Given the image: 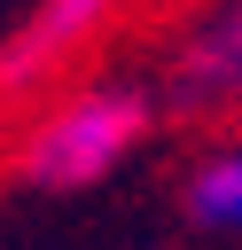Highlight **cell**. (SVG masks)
<instances>
[{
	"label": "cell",
	"mask_w": 242,
	"mask_h": 250,
	"mask_svg": "<svg viewBox=\"0 0 242 250\" xmlns=\"http://www.w3.org/2000/svg\"><path fill=\"white\" fill-rule=\"evenodd\" d=\"M234 94H242V0H219L172 62V102L180 109H219Z\"/></svg>",
	"instance_id": "cell-2"
},
{
	"label": "cell",
	"mask_w": 242,
	"mask_h": 250,
	"mask_svg": "<svg viewBox=\"0 0 242 250\" xmlns=\"http://www.w3.org/2000/svg\"><path fill=\"white\" fill-rule=\"evenodd\" d=\"M187 211H195L203 227H219V234H242V148L211 156V164L187 180Z\"/></svg>",
	"instance_id": "cell-4"
},
{
	"label": "cell",
	"mask_w": 242,
	"mask_h": 250,
	"mask_svg": "<svg viewBox=\"0 0 242 250\" xmlns=\"http://www.w3.org/2000/svg\"><path fill=\"white\" fill-rule=\"evenodd\" d=\"M141 133H148V102L125 86H94L23 141V180L31 188H94L141 148Z\"/></svg>",
	"instance_id": "cell-1"
},
{
	"label": "cell",
	"mask_w": 242,
	"mask_h": 250,
	"mask_svg": "<svg viewBox=\"0 0 242 250\" xmlns=\"http://www.w3.org/2000/svg\"><path fill=\"white\" fill-rule=\"evenodd\" d=\"M125 0H39V16L23 23V39L0 55V94H16L23 78H39V70H55L70 47H86L109 16H117Z\"/></svg>",
	"instance_id": "cell-3"
}]
</instances>
